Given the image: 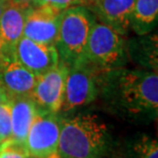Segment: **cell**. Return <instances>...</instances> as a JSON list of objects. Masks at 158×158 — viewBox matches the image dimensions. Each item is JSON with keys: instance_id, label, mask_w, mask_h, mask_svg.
Wrapping results in <instances>:
<instances>
[{"instance_id": "obj_17", "label": "cell", "mask_w": 158, "mask_h": 158, "mask_svg": "<svg viewBox=\"0 0 158 158\" xmlns=\"http://www.w3.org/2000/svg\"><path fill=\"white\" fill-rule=\"evenodd\" d=\"M11 138V101L4 94L0 104V146Z\"/></svg>"}, {"instance_id": "obj_19", "label": "cell", "mask_w": 158, "mask_h": 158, "mask_svg": "<svg viewBox=\"0 0 158 158\" xmlns=\"http://www.w3.org/2000/svg\"><path fill=\"white\" fill-rule=\"evenodd\" d=\"M34 5H45L63 11L72 6H83V0H35Z\"/></svg>"}, {"instance_id": "obj_5", "label": "cell", "mask_w": 158, "mask_h": 158, "mask_svg": "<svg viewBox=\"0 0 158 158\" xmlns=\"http://www.w3.org/2000/svg\"><path fill=\"white\" fill-rule=\"evenodd\" d=\"M103 71L85 58L69 66L61 111L70 112L97 100Z\"/></svg>"}, {"instance_id": "obj_14", "label": "cell", "mask_w": 158, "mask_h": 158, "mask_svg": "<svg viewBox=\"0 0 158 158\" xmlns=\"http://www.w3.org/2000/svg\"><path fill=\"white\" fill-rule=\"evenodd\" d=\"M158 0H135L131 17V28L138 35L151 32L157 24Z\"/></svg>"}, {"instance_id": "obj_8", "label": "cell", "mask_w": 158, "mask_h": 158, "mask_svg": "<svg viewBox=\"0 0 158 158\" xmlns=\"http://www.w3.org/2000/svg\"><path fill=\"white\" fill-rule=\"evenodd\" d=\"M15 60L31 73L40 76L60 63L55 45H46L22 37L12 52Z\"/></svg>"}, {"instance_id": "obj_21", "label": "cell", "mask_w": 158, "mask_h": 158, "mask_svg": "<svg viewBox=\"0 0 158 158\" xmlns=\"http://www.w3.org/2000/svg\"><path fill=\"white\" fill-rule=\"evenodd\" d=\"M10 1L15 3V4L25 8L32 7V6H34V3H35V0H10Z\"/></svg>"}, {"instance_id": "obj_23", "label": "cell", "mask_w": 158, "mask_h": 158, "mask_svg": "<svg viewBox=\"0 0 158 158\" xmlns=\"http://www.w3.org/2000/svg\"><path fill=\"white\" fill-rule=\"evenodd\" d=\"M94 1H96V0H83V6L84 5H90L91 3H94Z\"/></svg>"}, {"instance_id": "obj_25", "label": "cell", "mask_w": 158, "mask_h": 158, "mask_svg": "<svg viewBox=\"0 0 158 158\" xmlns=\"http://www.w3.org/2000/svg\"><path fill=\"white\" fill-rule=\"evenodd\" d=\"M3 1H9V0H3Z\"/></svg>"}, {"instance_id": "obj_9", "label": "cell", "mask_w": 158, "mask_h": 158, "mask_svg": "<svg viewBox=\"0 0 158 158\" xmlns=\"http://www.w3.org/2000/svg\"><path fill=\"white\" fill-rule=\"evenodd\" d=\"M61 12L45 5L30 7L27 12L23 37L46 45H56Z\"/></svg>"}, {"instance_id": "obj_16", "label": "cell", "mask_w": 158, "mask_h": 158, "mask_svg": "<svg viewBox=\"0 0 158 158\" xmlns=\"http://www.w3.org/2000/svg\"><path fill=\"white\" fill-rule=\"evenodd\" d=\"M129 158H158L157 141L147 135L137 139L128 151Z\"/></svg>"}, {"instance_id": "obj_20", "label": "cell", "mask_w": 158, "mask_h": 158, "mask_svg": "<svg viewBox=\"0 0 158 158\" xmlns=\"http://www.w3.org/2000/svg\"><path fill=\"white\" fill-rule=\"evenodd\" d=\"M10 56H12V53H10L7 49H6V47L4 45V43H3L2 39L0 38V67L2 66V64L4 63L5 60Z\"/></svg>"}, {"instance_id": "obj_2", "label": "cell", "mask_w": 158, "mask_h": 158, "mask_svg": "<svg viewBox=\"0 0 158 158\" xmlns=\"http://www.w3.org/2000/svg\"><path fill=\"white\" fill-rule=\"evenodd\" d=\"M111 137L106 123L93 113L61 119L59 155L61 158H103Z\"/></svg>"}, {"instance_id": "obj_13", "label": "cell", "mask_w": 158, "mask_h": 158, "mask_svg": "<svg viewBox=\"0 0 158 158\" xmlns=\"http://www.w3.org/2000/svg\"><path fill=\"white\" fill-rule=\"evenodd\" d=\"M11 101V138L17 144L24 145L27 135L36 116L38 107L32 98L22 97Z\"/></svg>"}, {"instance_id": "obj_11", "label": "cell", "mask_w": 158, "mask_h": 158, "mask_svg": "<svg viewBox=\"0 0 158 158\" xmlns=\"http://www.w3.org/2000/svg\"><path fill=\"white\" fill-rule=\"evenodd\" d=\"M135 0H96L90 8L101 23L124 35L131 27V17Z\"/></svg>"}, {"instance_id": "obj_4", "label": "cell", "mask_w": 158, "mask_h": 158, "mask_svg": "<svg viewBox=\"0 0 158 158\" xmlns=\"http://www.w3.org/2000/svg\"><path fill=\"white\" fill-rule=\"evenodd\" d=\"M84 58L103 70L122 67L127 60L123 35L108 25L94 21L88 35Z\"/></svg>"}, {"instance_id": "obj_6", "label": "cell", "mask_w": 158, "mask_h": 158, "mask_svg": "<svg viewBox=\"0 0 158 158\" xmlns=\"http://www.w3.org/2000/svg\"><path fill=\"white\" fill-rule=\"evenodd\" d=\"M61 118L56 113L37 110L24 147L32 158H61L59 142Z\"/></svg>"}, {"instance_id": "obj_22", "label": "cell", "mask_w": 158, "mask_h": 158, "mask_svg": "<svg viewBox=\"0 0 158 158\" xmlns=\"http://www.w3.org/2000/svg\"><path fill=\"white\" fill-rule=\"evenodd\" d=\"M7 1H3V0H0V18H1V15L3 12V9L5 7V4Z\"/></svg>"}, {"instance_id": "obj_7", "label": "cell", "mask_w": 158, "mask_h": 158, "mask_svg": "<svg viewBox=\"0 0 158 158\" xmlns=\"http://www.w3.org/2000/svg\"><path fill=\"white\" fill-rule=\"evenodd\" d=\"M69 66L60 62L55 68L37 77L31 98L38 109L56 113L61 111Z\"/></svg>"}, {"instance_id": "obj_3", "label": "cell", "mask_w": 158, "mask_h": 158, "mask_svg": "<svg viewBox=\"0 0 158 158\" xmlns=\"http://www.w3.org/2000/svg\"><path fill=\"white\" fill-rule=\"evenodd\" d=\"M94 21V15L82 5L72 6L61 12L55 45L60 62L70 66L84 59L88 35Z\"/></svg>"}, {"instance_id": "obj_18", "label": "cell", "mask_w": 158, "mask_h": 158, "mask_svg": "<svg viewBox=\"0 0 158 158\" xmlns=\"http://www.w3.org/2000/svg\"><path fill=\"white\" fill-rule=\"evenodd\" d=\"M0 158H32L29 156L24 145L8 141L0 146Z\"/></svg>"}, {"instance_id": "obj_15", "label": "cell", "mask_w": 158, "mask_h": 158, "mask_svg": "<svg viewBox=\"0 0 158 158\" xmlns=\"http://www.w3.org/2000/svg\"><path fill=\"white\" fill-rule=\"evenodd\" d=\"M143 37V36H142ZM127 55L146 67L147 70L157 71V36H147L141 39H134L126 45Z\"/></svg>"}, {"instance_id": "obj_1", "label": "cell", "mask_w": 158, "mask_h": 158, "mask_svg": "<svg viewBox=\"0 0 158 158\" xmlns=\"http://www.w3.org/2000/svg\"><path fill=\"white\" fill-rule=\"evenodd\" d=\"M122 117L152 120L158 112L157 71L114 68L104 70L99 97Z\"/></svg>"}, {"instance_id": "obj_24", "label": "cell", "mask_w": 158, "mask_h": 158, "mask_svg": "<svg viewBox=\"0 0 158 158\" xmlns=\"http://www.w3.org/2000/svg\"><path fill=\"white\" fill-rule=\"evenodd\" d=\"M3 97H4V93L1 90V88H0V104H1V101L3 99Z\"/></svg>"}, {"instance_id": "obj_10", "label": "cell", "mask_w": 158, "mask_h": 158, "mask_svg": "<svg viewBox=\"0 0 158 158\" xmlns=\"http://www.w3.org/2000/svg\"><path fill=\"white\" fill-rule=\"evenodd\" d=\"M37 76L8 56L0 67V88L9 100L31 96Z\"/></svg>"}, {"instance_id": "obj_12", "label": "cell", "mask_w": 158, "mask_h": 158, "mask_svg": "<svg viewBox=\"0 0 158 158\" xmlns=\"http://www.w3.org/2000/svg\"><path fill=\"white\" fill-rule=\"evenodd\" d=\"M29 8H25L12 3L6 2L0 18V38L2 39L6 49L12 53L24 33L25 22Z\"/></svg>"}]
</instances>
